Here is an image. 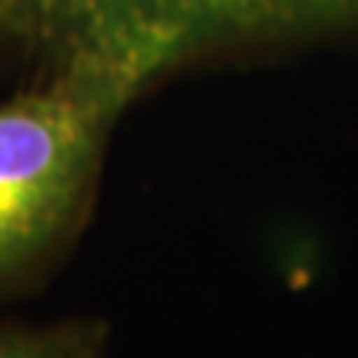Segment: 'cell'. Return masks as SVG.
<instances>
[{"instance_id": "cell-1", "label": "cell", "mask_w": 358, "mask_h": 358, "mask_svg": "<svg viewBox=\"0 0 358 358\" xmlns=\"http://www.w3.org/2000/svg\"><path fill=\"white\" fill-rule=\"evenodd\" d=\"M143 84L57 66L0 105V289L39 275L81 230L105 147Z\"/></svg>"}, {"instance_id": "cell-2", "label": "cell", "mask_w": 358, "mask_h": 358, "mask_svg": "<svg viewBox=\"0 0 358 358\" xmlns=\"http://www.w3.org/2000/svg\"><path fill=\"white\" fill-rule=\"evenodd\" d=\"M358 0H0V39L57 66H99L147 87L206 48L341 24Z\"/></svg>"}, {"instance_id": "cell-3", "label": "cell", "mask_w": 358, "mask_h": 358, "mask_svg": "<svg viewBox=\"0 0 358 358\" xmlns=\"http://www.w3.org/2000/svg\"><path fill=\"white\" fill-rule=\"evenodd\" d=\"M110 326L105 320L72 317L42 326H0V358H105Z\"/></svg>"}]
</instances>
